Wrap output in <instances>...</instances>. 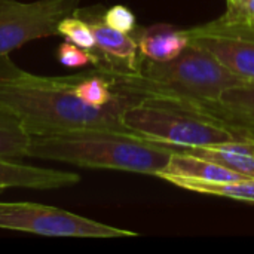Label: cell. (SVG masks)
I'll use <instances>...</instances> for the list:
<instances>
[{
    "label": "cell",
    "mask_w": 254,
    "mask_h": 254,
    "mask_svg": "<svg viewBox=\"0 0 254 254\" xmlns=\"http://www.w3.org/2000/svg\"><path fill=\"white\" fill-rule=\"evenodd\" d=\"M135 100L97 107L76 94L73 74L39 76L18 67L10 55L0 57V109L13 115L31 137L80 129L129 132L121 113Z\"/></svg>",
    "instance_id": "1"
},
{
    "label": "cell",
    "mask_w": 254,
    "mask_h": 254,
    "mask_svg": "<svg viewBox=\"0 0 254 254\" xmlns=\"http://www.w3.org/2000/svg\"><path fill=\"white\" fill-rule=\"evenodd\" d=\"M176 150L132 132L80 129L31 137L27 158L58 161L82 168L158 176Z\"/></svg>",
    "instance_id": "2"
},
{
    "label": "cell",
    "mask_w": 254,
    "mask_h": 254,
    "mask_svg": "<svg viewBox=\"0 0 254 254\" xmlns=\"http://www.w3.org/2000/svg\"><path fill=\"white\" fill-rule=\"evenodd\" d=\"M115 70L122 89L138 98L207 101L228 88L253 83L192 43L170 61H141L138 71Z\"/></svg>",
    "instance_id": "3"
},
{
    "label": "cell",
    "mask_w": 254,
    "mask_h": 254,
    "mask_svg": "<svg viewBox=\"0 0 254 254\" xmlns=\"http://www.w3.org/2000/svg\"><path fill=\"white\" fill-rule=\"evenodd\" d=\"M121 122L129 132L177 150L253 140L210 116L155 98L135 100L121 113Z\"/></svg>",
    "instance_id": "4"
},
{
    "label": "cell",
    "mask_w": 254,
    "mask_h": 254,
    "mask_svg": "<svg viewBox=\"0 0 254 254\" xmlns=\"http://www.w3.org/2000/svg\"><path fill=\"white\" fill-rule=\"evenodd\" d=\"M0 229L43 237L125 238L135 232L115 228L57 207L36 202H0Z\"/></svg>",
    "instance_id": "5"
},
{
    "label": "cell",
    "mask_w": 254,
    "mask_h": 254,
    "mask_svg": "<svg viewBox=\"0 0 254 254\" xmlns=\"http://www.w3.org/2000/svg\"><path fill=\"white\" fill-rule=\"evenodd\" d=\"M82 0H0V57L22 45L58 34V24L74 15Z\"/></svg>",
    "instance_id": "6"
},
{
    "label": "cell",
    "mask_w": 254,
    "mask_h": 254,
    "mask_svg": "<svg viewBox=\"0 0 254 254\" xmlns=\"http://www.w3.org/2000/svg\"><path fill=\"white\" fill-rule=\"evenodd\" d=\"M189 43L211 52L228 68L254 82V28L220 18L185 30Z\"/></svg>",
    "instance_id": "7"
},
{
    "label": "cell",
    "mask_w": 254,
    "mask_h": 254,
    "mask_svg": "<svg viewBox=\"0 0 254 254\" xmlns=\"http://www.w3.org/2000/svg\"><path fill=\"white\" fill-rule=\"evenodd\" d=\"M156 100V98H155ZM185 109L210 116L254 138V82L225 89L216 100L182 101L165 100Z\"/></svg>",
    "instance_id": "8"
},
{
    "label": "cell",
    "mask_w": 254,
    "mask_h": 254,
    "mask_svg": "<svg viewBox=\"0 0 254 254\" xmlns=\"http://www.w3.org/2000/svg\"><path fill=\"white\" fill-rule=\"evenodd\" d=\"M76 13L85 18L94 33L95 37V49L94 54L100 58V64L97 67H109L118 68L124 71H138L141 65V60L138 58L140 49L137 39H134L129 33H124L109 27L103 16L89 13L88 9H77Z\"/></svg>",
    "instance_id": "9"
},
{
    "label": "cell",
    "mask_w": 254,
    "mask_h": 254,
    "mask_svg": "<svg viewBox=\"0 0 254 254\" xmlns=\"http://www.w3.org/2000/svg\"><path fill=\"white\" fill-rule=\"evenodd\" d=\"M80 182V176L68 171L40 168L19 164L15 161L0 159V192L12 188L25 189H61L74 186Z\"/></svg>",
    "instance_id": "10"
},
{
    "label": "cell",
    "mask_w": 254,
    "mask_h": 254,
    "mask_svg": "<svg viewBox=\"0 0 254 254\" xmlns=\"http://www.w3.org/2000/svg\"><path fill=\"white\" fill-rule=\"evenodd\" d=\"M161 176H179L196 182H234L247 179L214 161L193 155L188 150H176L165 170L158 173L156 177Z\"/></svg>",
    "instance_id": "11"
},
{
    "label": "cell",
    "mask_w": 254,
    "mask_h": 254,
    "mask_svg": "<svg viewBox=\"0 0 254 254\" xmlns=\"http://www.w3.org/2000/svg\"><path fill=\"white\" fill-rule=\"evenodd\" d=\"M137 43L143 58L170 61L189 46V37L185 30H177L168 24H156L146 28L137 39Z\"/></svg>",
    "instance_id": "12"
},
{
    "label": "cell",
    "mask_w": 254,
    "mask_h": 254,
    "mask_svg": "<svg viewBox=\"0 0 254 254\" xmlns=\"http://www.w3.org/2000/svg\"><path fill=\"white\" fill-rule=\"evenodd\" d=\"M188 152L214 161L241 176L254 179V138L196 147Z\"/></svg>",
    "instance_id": "13"
},
{
    "label": "cell",
    "mask_w": 254,
    "mask_h": 254,
    "mask_svg": "<svg viewBox=\"0 0 254 254\" xmlns=\"http://www.w3.org/2000/svg\"><path fill=\"white\" fill-rule=\"evenodd\" d=\"M159 179L177 188L190 190V192L232 198V199L246 201V202H254L253 177L234 180V182H196V180H189V179H183L179 176H161Z\"/></svg>",
    "instance_id": "14"
},
{
    "label": "cell",
    "mask_w": 254,
    "mask_h": 254,
    "mask_svg": "<svg viewBox=\"0 0 254 254\" xmlns=\"http://www.w3.org/2000/svg\"><path fill=\"white\" fill-rule=\"evenodd\" d=\"M31 135L10 113L0 109V159L27 158Z\"/></svg>",
    "instance_id": "15"
},
{
    "label": "cell",
    "mask_w": 254,
    "mask_h": 254,
    "mask_svg": "<svg viewBox=\"0 0 254 254\" xmlns=\"http://www.w3.org/2000/svg\"><path fill=\"white\" fill-rule=\"evenodd\" d=\"M58 34L64 36L68 42H73L86 51L94 52L95 49V37L92 28L89 22L77 13L64 18L58 24Z\"/></svg>",
    "instance_id": "16"
},
{
    "label": "cell",
    "mask_w": 254,
    "mask_h": 254,
    "mask_svg": "<svg viewBox=\"0 0 254 254\" xmlns=\"http://www.w3.org/2000/svg\"><path fill=\"white\" fill-rule=\"evenodd\" d=\"M57 58L65 67H85L88 64L97 67L100 64L97 54L86 51L73 42H63L57 49Z\"/></svg>",
    "instance_id": "17"
},
{
    "label": "cell",
    "mask_w": 254,
    "mask_h": 254,
    "mask_svg": "<svg viewBox=\"0 0 254 254\" xmlns=\"http://www.w3.org/2000/svg\"><path fill=\"white\" fill-rule=\"evenodd\" d=\"M103 21L109 27L124 33L131 34L135 30V15L124 4H115L107 9L103 15Z\"/></svg>",
    "instance_id": "18"
},
{
    "label": "cell",
    "mask_w": 254,
    "mask_h": 254,
    "mask_svg": "<svg viewBox=\"0 0 254 254\" xmlns=\"http://www.w3.org/2000/svg\"><path fill=\"white\" fill-rule=\"evenodd\" d=\"M219 18L226 22L243 24L254 28V0H247L243 4H228L226 12Z\"/></svg>",
    "instance_id": "19"
},
{
    "label": "cell",
    "mask_w": 254,
    "mask_h": 254,
    "mask_svg": "<svg viewBox=\"0 0 254 254\" xmlns=\"http://www.w3.org/2000/svg\"><path fill=\"white\" fill-rule=\"evenodd\" d=\"M247 0H228V4H243Z\"/></svg>",
    "instance_id": "20"
}]
</instances>
